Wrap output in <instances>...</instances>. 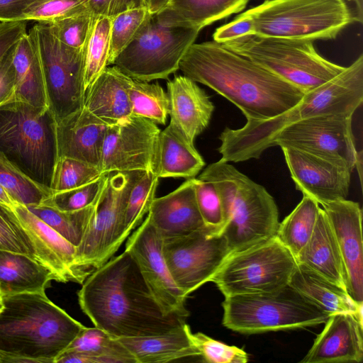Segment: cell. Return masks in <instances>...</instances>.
I'll return each mask as SVG.
<instances>
[{
    "label": "cell",
    "mask_w": 363,
    "mask_h": 363,
    "mask_svg": "<svg viewBox=\"0 0 363 363\" xmlns=\"http://www.w3.org/2000/svg\"><path fill=\"white\" fill-rule=\"evenodd\" d=\"M77 295L94 326L116 338L162 334L186 323L164 311L125 250L89 274Z\"/></svg>",
    "instance_id": "cell-1"
},
{
    "label": "cell",
    "mask_w": 363,
    "mask_h": 363,
    "mask_svg": "<svg viewBox=\"0 0 363 363\" xmlns=\"http://www.w3.org/2000/svg\"><path fill=\"white\" fill-rule=\"evenodd\" d=\"M179 69L227 99L247 120L272 118L295 106L306 94L214 40L193 43L180 60Z\"/></svg>",
    "instance_id": "cell-2"
},
{
    "label": "cell",
    "mask_w": 363,
    "mask_h": 363,
    "mask_svg": "<svg viewBox=\"0 0 363 363\" xmlns=\"http://www.w3.org/2000/svg\"><path fill=\"white\" fill-rule=\"evenodd\" d=\"M363 101V55L326 83L306 93L287 111L264 121L247 120L238 129L225 128L220 133L218 152L223 162L259 158L272 147L277 135L286 126L303 119L326 115L352 116Z\"/></svg>",
    "instance_id": "cell-3"
},
{
    "label": "cell",
    "mask_w": 363,
    "mask_h": 363,
    "mask_svg": "<svg viewBox=\"0 0 363 363\" xmlns=\"http://www.w3.org/2000/svg\"><path fill=\"white\" fill-rule=\"evenodd\" d=\"M0 363H54L85 327L45 292L2 296Z\"/></svg>",
    "instance_id": "cell-4"
},
{
    "label": "cell",
    "mask_w": 363,
    "mask_h": 363,
    "mask_svg": "<svg viewBox=\"0 0 363 363\" xmlns=\"http://www.w3.org/2000/svg\"><path fill=\"white\" fill-rule=\"evenodd\" d=\"M198 178L211 182L218 192L223 216L219 233L230 253L276 235L278 208L264 186L221 160L209 164Z\"/></svg>",
    "instance_id": "cell-5"
},
{
    "label": "cell",
    "mask_w": 363,
    "mask_h": 363,
    "mask_svg": "<svg viewBox=\"0 0 363 363\" xmlns=\"http://www.w3.org/2000/svg\"><path fill=\"white\" fill-rule=\"evenodd\" d=\"M0 155L52 194L57 121L48 106L15 99L0 106Z\"/></svg>",
    "instance_id": "cell-6"
},
{
    "label": "cell",
    "mask_w": 363,
    "mask_h": 363,
    "mask_svg": "<svg viewBox=\"0 0 363 363\" xmlns=\"http://www.w3.org/2000/svg\"><path fill=\"white\" fill-rule=\"evenodd\" d=\"M244 13L256 35L313 42L335 39L354 21L345 0H266Z\"/></svg>",
    "instance_id": "cell-7"
},
{
    "label": "cell",
    "mask_w": 363,
    "mask_h": 363,
    "mask_svg": "<svg viewBox=\"0 0 363 363\" xmlns=\"http://www.w3.org/2000/svg\"><path fill=\"white\" fill-rule=\"evenodd\" d=\"M307 93L345 67L321 56L313 41L248 35L221 43Z\"/></svg>",
    "instance_id": "cell-8"
},
{
    "label": "cell",
    "mask_w": 363,
    "mask_h": 363,
    "mask_svg": "<svg viewBox=\"0 0 363 363\" xmlns=\"http://www.w3.org/2000/svg\"><path fill=\"white\" fill-rule=\"evenodd\" d=\"M222 306L223 325L245 334L313 326L330 316L289 285L274 293L225 296Z\"/></svg>",
    "instance_id": "cell-9"
},
{
    "label": "cell",
    "mask_w": 363,
    "mask_h": 363,
    "mask_svg": "<svg viewBox=\"0 0 363 363\" xmlns=\"http://www.w3.org/2000/svg\"><path fill=\"white\" fill-rule=\"evenodd\" d=\"M297 262L275 236L230 253L211 279L224 296L267 294L289 285Z\"/></svg>",
    "instance_id": "cell-10"
},
{
    "label": "cell",
    "mask_w": 363,
    "mask_h": 363,
    "mask_svg": "<svg viewBox=\"0 0 363 363\" xmlns=\"http://www.w3.org/2000/svg\"><path fill=\"white\" fill-rule=\"evenodd\" d=\"M200 30L164 26L159 22L156 14H151L111 65L136 80L167 79L179 69L180 60L194 43Z\"/></svg>",
    "instance_id": "cell-11"
},
{
    "label": "cell",
    "mask_w": 363,
    "mask_h": 363,
    "mask_svg": "<svg viewBox=\"0 0 363 363\" xmlns=\"http://www.w3.org/2000/svg\"><path fill=\"white\" fill-rule=\"evenodd\" d=\"M142 172L108 174L82 241L76 247L77 262L82 268L92 273L106 263L126 240L125 211L130 192Z\"/></svg>",
    "instance_id": "cell-12"
},
{
    "label": "cell",
    "mask_w": 363,
    "mask_h": 363,
    "mask_svg": "<svg viewBox=\"0 0 363 363\" xmlns=\"http://www.w3.org/2000/svg\"><path fill=\"white\" fill-rule=\"evenodd\" d=\"M33 26L48 106L57 123L84 107L85 48H72L60 42L48 23H38Z\"/></svg>",
    "instance_id": "cell-13"
},
{
    "label": "cell",
    "mask_w": 363,
    "mask_h": 363,
    "mask_svg": "<svg viewBox=\"0 0 363 363\" xmlns=\"http://www.w3.org/2000/svg\"><path fill=\"white\" fill-rule=\"evenodd\" d=\"M162 253L174 281L188 296L211 281L230 251L220 233L205 226L186 235L163 239Z\"/></svg>",
    "instance_id": "cell-14"
},
{
    "label": "cell",
    "mask_w": 363,
    "mask_h": 363,
    "mask_svg": "<svg viewBox=\"0 0 363 363\" xmlns=\"http://www.w3.org/2000/svg\"><path fill=\"white\" fill-rule=\"evenodd\" d=\"M352 116L326 115L291 123L275 137L272 146L289 147L342 162L354 169L359 152L352 129Z\"/></svg>",
    "instance_id": "cell-15"
},
{
    "label": "cell",
    "mask_w": 363,
    "mask_h": 363,
    "mask_svg": "<svg viewBox=\"0 0 363 363\" xmlns=\"http://www.w3.org/2000/svg\"><path fill=\"white\" fill-rule=\"evenodd\" d=\"M160 131L156 123L133 115L109 125L103 145L101 172L157 174Z\"/></svg>",
    "instance_id": "cell-16"
},
{
    "label": "cell",
    "mask_w": 363,
    "mask_h": 363,
    "mask_svg": "<svg viewBox=\"0 0 363 363\" xmlns=\"http://www.w3.org/2000/svg\"><path fill=\"white\" fill-rule=\"evenodd\" d=\"M162 242L147 216L128 238L125 250L135 259L149 289L164 311L186 319L189 315L185 306L187 296L171 275L162 253Z\"/></svg>",
    "instance_id": "cell-17"
},
{
    "label": "cell",
    "mask_w": 363,
    "mask_h": 363,
    "mask_svg": "<svg viewBox=\"0 0 363 363\" xmlns=\"http://www.w3.org/2000/svg\"><path fill=\"white\" fill-rule=\"evenodd\" d=\"M296 189L319 204L347 199L352 170L345 164L289 147H281Z\"/></svg>",
    "instance_id": "cell-18"
},
{
    "label": "cell",
    "mask_w": 363,
    "mask_h": 363,
    "mask_svg": "<svg viewBox=\"0 0 363 363\" xmlns=\"http://www.w3.org/2000/svg\"><path fill=\"white\" fill-rule=\"evenodd\" d=\"M13 209L32 242L37 261L48 269L54 280L82 284L91 273L78 265L76 247L30 212L26 206L16 204Z\"/></svg>",
    "instance_id": "cell-19"
},
{
    "label": "cell",
    "mask_w": 363,
    "mask_h": 363,
    "mask_svg": "<svg viewBox=\"0 0 363 363\" xmlns=\"http://www.w3.org/2000/svg\"><path fill=\"white\" fill-rule=\"evenodd\" d=\"M335 233L343 260L347 290L357 303H363V242L362 209L344 199L321 205Z\"/></svg>",
    "instance_id": "cell-20"
},
{
    "label": "cell",
    "mask_w": 363,
    "mask_h": 363,
    "mask_svg": "<svg viewBox=\"0 0 363 363\" xmlns=\"http://www.w3.org/2000/svg\"><path fill=\"white\" fill-rule=\"evenodd\" d=\"M363 325L352 313L329 316L302 363L360 362L363 358Z\"/></svg>",
    "instance_id": "cell-21"
},
{
    "label": "cell",
    "mask_w": 363,
    "mask_h": 363,
    "mask_svg": "<svg viewBox=\"0 0 363 363\" xmlns=\"http://www.w3.org/2000/svg\"><path fill=\"white\" fill-rule=\"evenodd\" d=\"M147 213L162 239L186 235L206 226L196 203L194 178L164 196L155 197Z\"/></svg>",
    "instance_id": "cell-22"
},
{
    "label": "cell",
    "mask_w": 363,
    "mask_h": 363,
    "mask_svg": "<svg viewBox=\"0 0 363 363\" xmlns=\"http://www.w3.org/2000/svg\"><path fill=\"white\" fill-rule=\"evenodd\" d=\"M108 126L84 107L57 122L58 158L71 157L101 169L103 145Z\"/></svg>",
    "instance_id": "cell-23"
},
{
    "label": "cell",
    "mask_w": 363,
    "mask_h": 363,
    "mask_svg": "<svg viewBox=\"0 0 363 363\" xmlns=\"http://www.w3.org/2000/svg\"><path fill=\"white\" fill-rule=\"evenodd\" d=\"M170 123L192 143L208 125L214 105L205 91L185 75L175 76L167 84Z\"/></svg>",
    "instance_id": "cell-24"
},
{
    "label": "cell",
    "mask_w": 363,
    "mask_h": 363,
    "mask_svg": "<svg viewBox=\"0 0 363 363\" xmlns=\"http://www.w3.org/2000/svg\"><path fill=\"white\" fill-rule=\"evenodd\" d=\"M132 81L117 67L108 66L85 91L84 108L108 125L130 117Z\"/></svg>",
    "instance_id": "cell-25"
},
{
    "label": "cell",
    "mask_w": 363,
    "mask_h": 363,
    "mask_svg": "<svg viewBox=\"0 0 363 363\" xmlns=\"http://www.w3.org/2000/svg\"><path fill=\"white\" fill-rule=\"evenodd\" d=\"M296 260L297 264L306 267L347 290V277L342 255L333 229L322 208L313 232L296 257Z\"/></svg>",
    "instance_id": "cell-26"
},
{
    "label": "cell",
    "mask_w": 363,
    "mask_h": 363,
    "mask_svg": "<svg viewBox=\"0 0 363 363\" xmlns=\"http://www.w3.org/2000/svg\"><path fill=\"white\" fill-rule=\"evenodd\" d=\"M289 285L308 302L329 314L352 313L362 323V303H357L347 290L305 266L297 264Z\"/></svg>",
    "instance_id": "cell-27"
},
{
    "label": "cell",
    "mask_w": 363,
    "mask_h": 363,
    "mask_svg": "<svg viewBox=\"0 0 363 363\" xmlns=\"http://www.w3.org/2000/svg\"><path fill=\"white\" fill-rule=\"evenodd\" d=\"M250 0H170L156 16L167 26L201 30L243 10Z\"/></svg>",
    "instance_id": "cell-28"
},
{
    "label": "cell",
    "mask_w": 363,
    "mask_h": 363,
    "mask_svg": "<svg viewBox=\"0 0 363 363\" xmlns=\"http://www.w3.org/2000/svg\"><path fill=\"white\" fill-rule=\"evenodd\" d=\"M54 363H137L118 340L96 328L84 327Z\"/></svg>",
    "instance_id": "cell-29"
},
{
    "label": "cell",
    "mask_w": 363,
    "mask_h": 363,
    "mask_svg": "<svg viewBox=\"0 0 363 363\" xmlns=\"http://www.w3.org/2000/svg\"><path fill=\"white\" fill-rule=\"evenodd\" d=\"M189 325L149 336L118 337L137 363H164L176 359L200 357L187 333Z\"/></svg>",
    "instance_id": "cell-30"
},
{
    "label": "cell",
    "mask_w": 363,
    "mask_h": 363,
    "mask_svg": "<svg viewBox=\"0 0 363 363\" xmlns=\"http://www.w3.org/2000/svg\"><path fill=\"white\" fill-rule=\"evenodd\" d=\"M13 65L16 72L14 99L35 106H48L43 72L34 26L17 43Z\"/></svg>",
    "instance_id": "cell-31"
},
{
    "label": "cell",
    "mask_w": 363,
    "mask_h": 363,
    "mask_svg": "<svg viewBox=\"0 0 363 363\" xmlns=\"http://www.w3.org/2000/svg\"><path fill=\"white\" fill-rule=\"evenodd\" d=\"M205 162L191 142L174 124L160 131L158 146L159 178H195Z\"/></svg>",
    "instance_id": "cell-32"
},
{
    "label": "cell",
    "mask_w": 363,
    "mask_h": 363,
    "mask_svg": "<svg viewBox=\"0 0 363 363\" xmlns=\"http://www.w3.org/2000/svg\"><path fill=\"white\" fill-rule=\"evenodd\" d=\"M54 280L52 273L31 257L0 250V292L2 296L45 292Z\"/></svg>",
    "instance_id": "cell-33"
},
{
    "label": "cell",
    "mask_w": 363,
    "mask_h": 363,
    "mask_svg": "<svg viewBox=\"0 0 363 363\" xmlns=\"http://www.w3.org/2000/svg\"><path fill=\"white\" fill-rule=\"evenodd\" d=\"M320 208L314 199L303 195L295 208L279 223L276 237L295 259L310 239Z\"/></svg>",
    "instance_id": "cell-34"
},
{
    "label": "cell",
    "mask_w": 363,
    "mask_h": 363,
    "mask_svg": "<svg viewBox=\"0 0 363 363\" xmlns=\"http://www.w3.org/2000/svg\"><path fill=\"white\" fill-rule=\"evenodd\" d=\"M94 204L75 211H62L40 203L27 208L75 247L82 241L91 218Z\"/></svg>",
    "instance_id": "cell-35"
},
{
    "label": "cell",
    "mask_w": 363,
    "mask_h": 363,
    "mask_svg": "<svg viewBox=\"0 0 363 363\" xmlns=\"http://www.w3.org/2000/svg\"><path fill=\"white\" fill-rule=\"evenodd\" d=\"M129 98L132 115L147 118L157 125L166 123L169 113V98L159 83L133 79Z\"/></svg>",
    "instance_id": "cell-36"
},
{
    "label": "cell",
    "mask_w": 363,
    "mask_h": 363,
    "mask_svg": "<svg viewBox=\"0 0 363 363\" xmlns=\"http://www.w3.org/2000/svg\"><path fill=\"white\" fill-rule=\"evenodd\" d=\"M111 18L95 19L85 48L84 86L86 91L108 66Z\"/></svg>",
    "instance_id": "cell-37"
},
{
    "label": "cell",
    "mask_w": 363,
    "mask_h": 363,
    "mask_svg": "<svg viewBox=\"0 0 363 363\" xmlns=\"http://www.w3.org/2000/svg\"><path fill=\"white\" fill-rule=\"evenodd\" d=\"M0 185L16 204L39 205L51 193L0 155Z\"/></svg>",
    "instance_id": "cell-38"
},
{
    "label": "cell",
    "mask_w": 363,
    "mask_h": 363,
    "mask_svg": "<svg viewBox=\"0 0 363 363\" xmlns=\"http://www.w3.org/2000/svg\"><path fill=\"white\" fill-rule=\"evenodd\" d=\"M157 174L143 172L133 185L128 199L124 215V237L139 225L143 216L148 213L155 198L159 183Z\"/></svg>",
    "instance_id": "cell-39"
},
{
    "label": "cell",
    "mask_w": 363,
    "mask_h": 363,
    "mask_svg": "<svg viewBox=\"0 0 363 363\" xmlns=\"http://www.w3.org/2000/svg\"><path fill=\"white\" fill-rule=\"evenodd\" d=\"M150 15L147 8L143 7L125 11L111 18L108 66L136 36Z\"/></svg>",
    "instance_id": "cell-40"
},
{
    "label": "cell",
    "mask_w": 363,
    "mask_h": 363,
    "mask_svg": "<svg viewBox=\"0 0 363 363\" xmlns=\"http://www.w3.org/2000/svg\"><path fill=\"white\" fill-rule=\"evenodd\" d=\"M104 173L89 163L67 157H59L54 171L52 194L90 183Z\"/></svg>",
    "instance_id": "cell-41"
},
{
    "label": "cell",
    "mask_w": 363,
    "mask_h": 363,
    "mask_svg": "<svg viewBox=\"0 0 363 363\" xmlns=\"http://www.w3.org/2000/svg\"><path fill=\"white\" fill-rule=\"evenodd\" d=\"M109 173H104L85 185L51 194L43 204L62 211H75L94 204L103 191Z\"/></svg>",
    "instance_id": "cell-42"
},
{
    "label": "cell",
    "mask_w": 363,
    "mask_h": 363,
    "mask_svg": "<svg viewBox=\"0 0 363 363\" xmlns=\"http://www.w3.org/2000/svg\"><path fill=\"white\" fill-rule=\"evenodd\" d=\"M94 21L86 9L48 24L60 42L72 48L83 49L86 48Z\"/></svg>",
    "instance_id": "cell-43"
},
{
    "label": "cell",
    "mask_w": 363,
    "mask_h": 363,
    "mask_svg": "<svg viewBox=\"0 0 363 363\" xmlns=\"http://www.w3.org/2000/svg\"><path fill=\"white\" fill-rule=\"evenodd\" d=\"M0 250L27 255L36 259L32 242L18 216L13 208L1 203H0Z\"/></svg>",
    "instance_id": "cell-44"
},
{
    "label": "cell",
    "mask_w": 363,
    "mask_h": 363,
    "mask_svg": "<svg viewBox=\"0 0 363 363\" xmlns=\"http://www.w3.org/2000/svg\"><path fill=\"white\" fill-rule=\"evenodd\" d=\"M187 333L191 343L206 362L245 363L248 361V355L242 349L224 344L202 333H193L189 326Z\"/></svg>",
    "instance_id": "cell-45"
},
{
    "label": "cell",
    "mask_w": 363,
    "mask_h": 363,
    "mask_svg": "<svg viewBox=\"0 0 363 363\" xmlns=\"http://www.w3.org/2000/svg\"><path fill=\"white\" fill-rule=\"evenodd\" d=\"M89 0H42L29 7L23 21L50 23L88 9Z\"/></svg>",
    "instance_id": "cell-46"
},
{
    "label": "cell",
    "mask_w": 363,
    "mask_h": 363,
    "mask_svg": "<svg viewBox=\"0 0 363 363\" xmlns=\"http://www.w3.org/2000/svg\"><path fill=\"white\" fill-rule=\"evenodd\" d=\"M199 211L206 226L220 232L223 224V208L218 192L209 181L194 178Z\"/></svg>",
    "instance_id": "cell-47"
},
{
    "label": "cell",
    "mask_w": 363,
    "mask_h": 363,
    "mask_svg": "<svg viewBox=\"0 0 363 363\" xmlns=\"http://www.w3.org/2000/svg\"><path fill=\"white\" fill-rule=\"evenodd\" d=\"M147 7L145 0H89L88 9L94 19L99 17L113 18L125 11Z\"/></svg>",
    "instance_id": "cell-48"
},
{
    "label": "cell",
    "mask_w": 363,
    "mask_h": 363,
    "mask_svg": "<svg viewBox=\"0 0 363 363\" xmlns=\"http://www.w3.org/2000/svg\"><path fill=\"white\" fill-rule=\"evenodd\" d=\"M16 45L12 46L0 60V106L14 99L16 72L13 56Z\"/></svg>",
    "instance_id": "cell-49"
},
{
    "label": "cell",
    "mask_w": 363,
    "mask_h": 363,
    "mask_svg": "<svg viewBox=\"0 0 363 363\" xmlns=\"http://www.w3.org/2000/svg\"><path fill=\"white\" fill-rule=\"evenodd\" d=\"M252 34H255L253 23L247 14L242 13L231 22L218 27L213 38L216 42L225 43Z\"/></svg>",
    "instance_id": "cell-50"
},
{
    "label": "cell",
    "mask_w": 363,
    "mask_h": 363,
    "mask_svg": "<svg viewBox=\"0 0 363 363\" xmlns=\"http://www.w3.org/2000/svg\"><path fill=\"white\" fill-rule=\"evenodd\" d=\"M26 21L0 22V60L26 32Z\"/></svg>",
    "instance_id": "cell-51"
},
{
    "label": "cell",
    "mask_w": 363,
    "mask_h": 363,
    "mask_svg": "<svg viewBox=\"0 0 363 363\" xmlns=\"http://www.w3.org/2000/svg\"><path fill=\"white\" fill-rule=\"evenodd\" d=\"M42 0H0V22L23 21L25 11Z\"/></svg>",
    "instance_id": "cell-52"
},
{
    "label": "cell",
    "mask_w": 363,
    "mask_h": 363,
    "mask_svg": "<svg viewBox=\"0 0 363 363\" xmlns=\"http://www.w3.org/2000/svg\"><path fill=\"white\" fill-rule=\"evenodd\" d=\"M170 0H145L146 6L151 14L157 13Z\"/></svg>",
    "instance_id": "cell-53"
},
{
    "label": "cell",
    "mask_w": 363,
    "mask_h": 363,
    "mask_svg": "<svg viewBox=\"0 0 363 363\" xmlns=\"http://www.w3.org/2000/svg\"><path fill=\"white\" fill-rule=\"evenodd\" d=\"M0 203L13 208L16 203L9 196V195L6 193V191L4 189V188L0 185Z\"/></svg>",
    "instance_id": "cell-54"
},
{
    "label": "cell",
    "mask_w": 363,
    "mask_h": 363,
    "mask_svg": "<svg viewBox=\"0 0 363 363\" xmlns=\"http://www.w3.org/2000/svg\"><path fill=\"white\" fill-rule=\"evenodd\" d=\"M356 6V15L354 21L362 23L363 21V0H352Z\"/></svg>",
    "instance_id": "cell-55"
},
{
    "label": "cell",
    "mask_w": 363,
    "mask_h": 363,
    "mask_svg": "<svg viewBox=\"0 0 363 363\" xmlns=\"http://www.w3.org/2000/svg\"><path fill=\"white\" fill-rule=\"evenodd\" d=\"M3 307V303H2V294H1L0 292V310Z\"/></svg>",
    "instance_id": "cell-56"
}]
</instances>
